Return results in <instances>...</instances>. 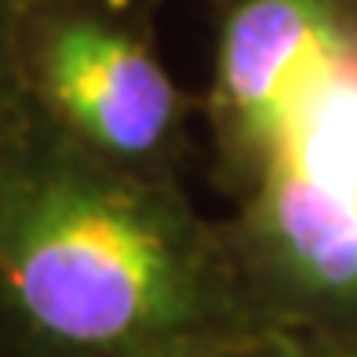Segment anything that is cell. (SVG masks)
I'll use <instances>...</instances> for the list:
<instances>
[{
  "mask_svg": "<svg viewBox=\"0 0 357 357\" xmlns=\"http://www.w3.org/2000/svg\"><path fill=\"white\" fill-rule=\"evenodd\" d=\"M357 40L328 0H241L219 40L215 113L245 172Z\"/></svg>",
  "mask_w": 357,
  "mask_h": 357,
  "instance_id": "4",
  "label": "cell"
},
{
  "mask_svg": "<svg viewBox=\"0 0 357 357\" xmlns=\"http://www.w3.org/2000/svg\"><path fill=\"white\" fill-rule=\"evenodd\" d=\"M26 128V59L15 33L11 4L0 0V153Z\"/></svg>",
  "mask_w": 357,
  "mask_h": 357,
  "instance_id": "5",
  "label": "cell"
},
{
  "mask_svg": "<svg viewBox=\"0 0 357 357\" xmlns=\"http://www.w3.org/2000/svg\"><path fill=\"white\" fill-rule=\"evenodd\" d=\"M226 357H357V354H306V350H291L278 339H270L263 332H255L252 339H245L237 350H230Z\"/></svg>",
  "mask_w": 357,
  "mask_h": 357,
  "instance_id": "6",
  "label": "cell"
},
{
  "mask_svg": "<svg viewBox=\"0 0 357 357\" xmlns=\"http://www.w3.org/2000/svg\"><path fill=\"white\" fill-rule=\"evenodd\" d=\"M0 332L26 357H226L255 335L234 241L66 132L0 153Z\"/></svg>",
  "mask_w": 357,
  "mask_h": 357,
  "instance_id": "1",
  "label": "cell"
},
{
  "mask_svg": "<svg viewBox=\"0 0 357 357\" xmlns=\"http://www.w3.org/2000/svg\"><path fill=\"white\" fill-rule=\"evenodd\" d=\"M29 77L59 128L117 165L150 168L178 132V88L124 26L73 11L33 40Z\"/></svg>",
  "mask_w": 357,
  "mask_h": 357,
  "instance_id": "3",
  "label": "cell"
},
{
  "mask_svg": "<svg viewBox=\"0 0 357 357\" xmlns=\"http://www.w3.org/2000/svg\"><path fill=\"white\" fill-rule=\"evenodd\" d=\"M230 237L248 288L299 303H357V47L245 168Z\"/></svg>",
  "mask_w": 357,
  "mask_h": 357,
  "instance_id": "2",
  "label": "cell"
}]
</instances>
